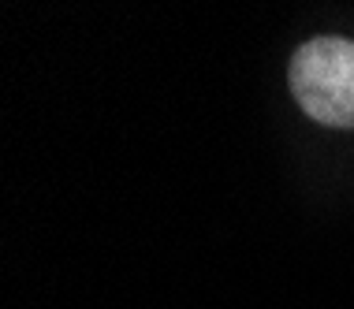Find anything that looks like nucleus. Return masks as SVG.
I'll return each instance as SVG.
<instances>
[{
  "instance_id": "1",
  "label": "nucleus",
  "mask_w": 354,
  "mask_h": 309,
  "mask_svg": "<svg viewBox=\"0 0 354 309\" xmlns=\"http://www.w3.org/2000/svg\"><path fill=\"white\" fill-rule=\"evenodd\" d=\"M295 101L328 127H354V41L317 37L291 56Z\"/></svg>"
}]
</instances>
